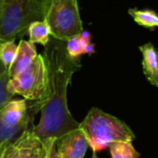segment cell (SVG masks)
<instances>
[{
    "label": "cell",
    "mask_w": 158,
    "mask_h": 158,
    "mask_svg": "<svg viewBox=\"0 0 158 158\" xmlns=\"http://www.w3.org/2000/svg\"><path fill=\"white\" fill-rule=\"evenodd\" d=\"M46 69V97L41 108V118L34 127V134L42 141L59 138L80 128L72 117L67 100V92L72 76L81 68L79 58L71 57L66 42L53 38L41 54Z\"/></svg>",
    "instance_id": "cell-1"
},
{
    "label": "cell",
    "mask_w": 158,
    "mask_h": 158,
    "mask_svg": "<svg viewBox=\"0 0 158 158\" xmlns=\"http://www.w3.org/2000/svg\"><path fill=\"white\" fill-rule=\"evenodd\" d=\"M89 146L94 153L107 148L116 142H132L135 134L119 118L111 116L98 107H92L85 118L80 123Z\"/></svg>",
    "instance_id": "cell-2"
},
{
    "label": "cell",
    "mask_w": 158,
    "mask_h": 158,
    "mask_svg": "<svg viewBox=\"0 0 158 158\" xmlns=\"http://www.w3.org/2000/svg\"><path fill=\"white\" fill-rule=\"evenodd\" d=\"M42 106L38 101L12 99L0 110V158L24 132L34 130V119Z\"/></svg>",
    "instance_id": "cell-3"
},
{
    "label": "cell",
    "mask_w": 158,
    "mask_h": 158,
    "mask_svg": "<svg viewBox=\"0 0 158 158\" xmlns=\"http://www.w3.org/2000/svg\"><path fill=\"white\" fill-rule=\"evenodd\" d=\"M44 0H0V40L23 36L30 25L44 20Z\"/></svg>",
    "instance_id": "cell-4"
},
{
    "label": "cell",
    "mask_w": 158,
    "mask_h": 158,
    "mask_svg": "<svg viewBox=\"0 0 158 158\" xmlns=\"http://www.w3.org/2000/svg\"><path fill=\"white\" fill-rule=\"evenodd\" d=\"M43 15L53 38L67 42L83 31L78 0H44Z\"/></svg>",
    "instance_id": "cell-5"
},
{
    "label": "cell",
    "mask_w": 158,
    "mask_h": 158,
    "mask_svg": "<svg viewBox=\"0 0 158 158\" xmlns=\"http://www.w3.org/2000/svg\"><path fill=\"white\" fill-rule=\"evenodd\" d=\"M7 89L13 95H20L28 101H38L44 106L46 97V69L41 54L25 70L9 80Z\"/></svg>",
    "instance_id": "cell-6"
},
{
    "label": "cell",
    "mask_w": 158,
    "mask_h": 158,
    "mask_svg": "<svg viewBox=\"0 0 158 158\" xmlns=\"http://www.w3.org/2000/svg\"><path fill=\"white\" fill-rule=\"evenodd\" d=\"M51 139L42 141L33 131H26L5 150L2 158H47Z\"/></svg>",
    "instance_id": "cell-7"
},
{
    "label": "cell",
    "mask_w": 158,
    "mask_h": 158,
    "mask_svg": "<svg viewBox=\"0 0 158 158\" xmlns=\"http://www.w3.org/2000/svg\"><path fill=\"white\" fill-rule=\"evenodd\" d=\"M89 147L83 131L78 128L56 141V148L61 158H84Z\"/></svg>",
    "instance_id": "cell-8"
},
{
    "label": "cell",
    "mask_w": 158,
    "mask_h": 158,
    "mask_svg": "<svg viewBox=\"0 0 158 158\" xmlns=\"http://www.w3.org/2000/svg\"><path fill=\"white\" fill-rule=\"evenodd\" d=\"M37 55L38 54L34 44L30 41L20 40L18 44L16 57L8 68V75L10 79L25 70L32 63Z\"/></svg>",
    "instance_id": "cell-9"
},
{
    "label": "cell",
    "mask_w": 158,
    "mask_h": 158,
    "mask_svg": "<svg viewBox=\"0 0 158 158\" xmlns=\"http://www.w3.org/2000/svg\"><path fill=\"white\" fill-rule=\"evenodd\" d=\"M143 55V74L148 81L158 89V52L152 43H147L140 46Z\"/></svg>",
    "instance_id": "cell-10"
},
{
    "label": "cell",
    "mask_w": 158,
    "mask_h": 158,
    "mask_svg": "<svg viewBox=\"0 0 158 158\" xmlns=\"http://www.w3.org/2000/svg\"><path fill=\"white\" fill-rule=\"evenodd\" d=\"M28 32L30 37L29 41L32 44H39L45 46L50 40V28L44 20L31 23L28 29Z\"/></svg>",
    "instance_id": "cell-11"
},
{
    "label": "cell",
    "mask_w": 158,
    "mask_h": 158,
    "mask_svg": "<svg viewBox=\"0 0 158 158\" xmlns=\"http://www.w3.org/2000/svg\"><path fill=\"white\" fill-rule=\"evenodd\" d=\"M129 14L139 25L147 28L158 27V15L153 10H139L137 8H130Z\"/></svg>",
    "instance_id": "cell-12"
},
{
    "label": "cell",
    "mask_w": 158,
    "mask_h": 158,
    "mask_svg": "<svg viewBox=\"0 0 158 158\" xmlns=\"http://www.w3.org/2000/svg\"><path fill=\"white\" fill-rule=\"evenodd\" d=\"M111 158H139L140 154L132 146L131 142H116L109 146Z\"/></svg>",
    "instance_id": "cell-13"
},
{
    "label": "cell",
    "mask_w": 158,
    "mask_h": 158,
    "mask_svg": "<svg viewBox=\"0 0 158 158\" xmlns=\"http://www.w3.org/2000/svg\"><path fill=\"white\" fill-rule=\"evenodd\" d=\"M9 80L10 77L8 75V69L0 60V110L14 97V95L9 93L7 89Z\"/></svg>",
    "instance_id": "cell-14"
},
{
    "label": "cell",
    "mask_w": 158,
    "mask_h": 158,
    "mask_svg": "<svg viewBox=\"0 0 158 158\" xmlns=\"http://www.w3.org/2000/svg\"><path fill=\"white\" fill-rule=\"evenodd\" d=\"M18 52V45L15 44V40L3 42L0 44V60L8 69L14 61Z\"/></svg>",
    "instance_id": "cell-15"
},
{
    "label": "cell",
    "mask_w": 158,
    "mask_h": 158,
    "mask_svg": "<svg viewBox=\"0 0 158 158\" xmlns=\"http://www.w3.org/2000/svg\"><path fill=\"white\" fill-rule=\"evenodd\" d=\"M66 46H67V51L69 55L73 58H80L81 55L85 53L80 42V35L73 37L70 40L67 41Z\"/></svg>",
    "instance_id": "cell-16"
},
{
    "label": "cell",
    "mask_w": 158,
    "mask_h": 158,
    "mask_svg": "<svg viewBox=\"0 0 158 158\" xmlns=\"http://www.w3.org/2000/svg\"><path fill=\"white\" fill-rule=\"evenodd\" d=\"M56 138H52L50 141L49 144V151H48V156L47 158H61V156L58 155L56 148Z\"/></svg>",
    "instance_id": "cell-17"
},
{
    "label": "cell",
    "mask_w": 158,
    "mask_h": 158,
    "mask_svg": "<svg viewBox=\"0 0 158 158\" xmlns=\"http://www.w3.org/2000/svg\"><path fill=\"white\" fill-rule=\"evenodd\" d=\"M92 158H98L97 155H96V153H94V152H93V156H92Z\"/></svg>",
    "instance_id": "cell-18"
},
{
    "label": "cell",
    "mask_w": 158,
    "mask_h": 158,
    "mask_svg": "<svg viewBox=\"0 0 158 158\" xmlns=\"http://www.w3.org/2000/svg\"><path fill=\"white\" fill-rule=\"evenodd\" d=\"M2 43H3V42H2V41H1V40H0V44H2Z\"/></svg>",
    "instance_id": "cell-19"
}]
</instances>
